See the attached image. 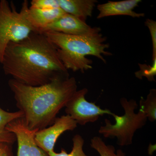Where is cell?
Instances as JSON below:
<instances>
[{
	"instance_id": "1",
	"label": "cell",
	"mask_w": 156,
	"mask_h": 156,
	"mask_svg": "<svg viewBox=\"0 0 156 156\" xmlns=\"http://www.w3.org/2000/svg\"><path fill=\"white\" fill-rule=\"evenodd\" d=\"M1 64L6 75L32 87L69 76L58 58L56 46L44 34L37 32L20 41L9 43Z\"/></svg>"
},
{
	"instance_id": "2",
	"label": "cell",
	"mask_w": 156,
	"mask_h": 156,
	"mask_svg": "<svg viewBox=\"0 0 156 156\" xmlns=\"http://www.w3.org/2000/svg\"><path fill=\"white\" fill-rule=\"evenodd\" d=\"M9 86L17 108L23 112L26 126L31 130L44 129L53 125L61 109L77 90L73 77H61L42 86L32 87L11 79Z\"/></svg>"
},
{
	"instance_id": "3",
	"label": "cell",
	"mask_w": 156,
	"mask_h": 156,
	"mask_svg": "<svg viewBox=\"0 0 156 156\" xmlns=\"http://www.w3.org/2000/svg\"><path fill=\"white\" fill-rule=\"evenodd\" d=\"M101 32L86 35H70L52 31L43 33L56 46L58 58L66 69L83 73L92 68V60L87 56H95L105 63L104 56L112 55L107 51L109 45Z\"/></svg>"
},
{
	"instance_id": "4",
	"label": "cell",
	"mask_w": 156,
	"mask_h": 156,
	"mask_svg": "<svg viewBox=\"0 0 156 156\" xmlns=\"http://www.w3.org/2000/svg\"><path fill=\"white\" fill-rule=\"evenodd\" d=\"M120 102L125 111L124 115H115L114 124L105 119V124L101 126L98 133L105 138H116L117 144L120 146H127L132 144L135 132L145 126L147 119L140 111L135 112L138 105L134 99L128 100L122 98Z\"/></svg>"
},
{
	"instance_id": "5",
	"label": "cell",
	"mask_w": 156,
	"mask_h": 156,
	"mask_svg": "<svg viewBox=\"0 0 156 156\" xmlns=\"http://www.w3.org/2000/svg\"><path fill=\"white\" fill-rule=\"evenodd\" d=\"M29 2H23L20 11H17L13 2L0 0V63L7 45L18 42L36 31L27 17Z\"/></svg>"
},
{
	"instance_id": "6",
	"label": "cell",
	"mask_w": 156,
	"mask_h": 156,
	"mask_svg": "<svg viewBox=\"0 0 156 156\" xmlns=\"http://www.w3.org/2000/svg\"><path fill=\"white\" fill-rule=\"evenodd\" d=\"M88 92V89L83 88L75 92L66 105L67 115L81 126L95 122L105 115L114 116L115 114L109 110L101 108L95 103L87 101L85 97Z\"/></svg>"
},
{
	"instance_id": "7",
	"label": "cell",
	"mask_w": 156,
	"mask_h": 156,
	"mask_svg": "<svg viewBox=\"0 0 156 156\" xmlns=\"http://www.w3.org/2000/svg\"><path fill=\"white\" fill-rule=\"evenodd\" d=\"M6 129L16 136L18 146L17 156H49L36 143L35 135L38 130H30L23 118L9 123Z\"/></svg>"
},
{
	"instance_id": "8",
	"label": "cell",
	"mask_w": 156,
	"mask_h": 156,
	"mask_svg": "<svg viewBox=\"0 0 156 156\" xmlns=\"http://www.w3.org/2000/svg\"><path fill=\"white\" fill-rule=\"evenodd\" d=\"M77 123L68 115L56 118L53 125L39 130L35 135L37 145L47 153L54 151V146L59 136L65 131H73Z\"/></svg>"
},
{
	"instance_id": "9",
	"label": "cell",
	"mask_w": 156,
	"mask_h": 156,
	"mask_svg": "<svg viewBox=\"0 0 156 156\" xmlns=\"http://www.w3.org/2000/svg\"><path fill=\"white\" fill-rule=\"evenodd\" d=\"M48 31L70 35H86L101 31V29L97 27H92L79 17L66 13L48 25L42 33Z\"/></svg>"
},
{
	"instance_id": "10",
	"label": "cell",
	"mask_w": 156,
	"mask_h": 156,
	"mask_svg": "<svg viewBox=\"0 0 156 156\" xmlns=\"http://www.w3.org/2000/svg\"><path fill=\"white\" fill-rule=\"evenodd\" d=\"M141 2V0H125L119 2L109 1L105 4H99L97 6L99 12L97 19L117 15H127L133 18L144 17V13H138L134 11Z\"/></svg>"
},
{
	"instance_id": "11",
	"label": "cell",
	"mask_w": 156,
	"mask_h": 156,
	"mask_svg": "<svg viewBox=\"0 0 156 156\" xmlns=\"http://www.w3.org/2000/svg\"><path fill=\"white\" fill-rule=\"evenodd\" d=\"M65 14L60 8L41 9L29 7L27 17L36 31L42 33L48 25Z\"/></svg>"
},
{
	"instance_id": "12",
	"label": "cell",
	"mask_w": 156,
	"mask_h": 156,
	"mask_svg": "<svg viewBox=\"0 0 156 156\" xmlns=\"http://www.w3.org/2000/svg\"><path fill=\"white\" fill-rule=\"evenodd\" d=\"M59 8L66 13L71 14L86 21L92 16L96 0H58Z\"/></svg>"
},
{
	"instance_id": "13",
	"label": "cell",
	"mask_w": 156,
	"mask_h": 156,
	"mask_svg": "<svg viewBox=\"0 0 156 156\" xmlns=\"http://www.w3.org/2000/svg\"><path fill=\"white\" fill-rule=\"evenodd\" d=\"M23 112L20 111L11 112L4 110L0 107V143L13 144L17 140L15 134L8 131L6 127L9 123L23 118Z\"/></svg>"
},
{
	"instance_id": "14",
	"label": "cell",
	"mask_w": 156,
	"mask_h": 156,
	"mask_svg": "<svg viewBox=\"0 0 156 156\" xmlns=\"http://www.w3.org/2000/svg\"><path fill=\"white\" fill-rule=\"evenodd\" d=\"M139 110L142 112L148 120L154 122L156 120V90H150L149 93L144 99L141 98L139 102Z\"/></svg>"
},
{
	"instance_id": "15",
	"label": "cell",
	"mask_w": 156,
	"mask_h": 156,
	"mask_svg": "<svg viewBox=\"0 0 156 156\" xmlns=\"http://www.w3.org/2000/svg\"><path fill=\"white\" fill-rule=\"evenodd\" d=\"M90 146L98 153L100 156H127L122 150L116 151L114 146L107 144L98 136H95L91 140Z\"/></svg>"
},
{
	"instance_id": "16",
	"label": "cell",
	"mask_w": 156,
	"mask_h": 156,
	"mask_svg": "<svg viewBox=\"0 0 156 156\" xmlns=\"http://www.w3.org/2000/svg\"><path fill=\"white\" fill-rule=\"evenodd\" d=\"M72 150L69 153H67L64 149L62 148L61 152L57 153L54 151L48 153L49 156H90L87 155L84 152L83 145L84 140L80 134H76L73 138Z\"/></svg>"
},
{
	"instance_id": "17",
	"label": "cell",
	"mask_w": 156,
	"mask_h": 156,
	"mask_svg": "<svg viewBox=\"0 0 156 156\" xmlns=\"http://www.w3.org/2000/svg\"><path fill=\"white\" fill-rule=\"evenodd\" d=\"M139 66L140 70L135 73L136 77L141 79L144 76L150 82L155 81L154 76L156 75V59L153 60V63L151 66L145 64H139Z\"/></svg>"
},
{
	"instance_id": "18",
	"label": "cell",
	"mask_w": 156,
	"mask_h": 156,
	"mask_svg": "<svg viewBox=\"0 0 156 156\" xmlns=\"http://www.w3.org/2000/svg\"><path fill=\"white\" fill-rule=\"evenodd\" d=\"M30 8L41 9H51L59 8L58 0H33Z\"/></svg>"
},
{
	"instance_id": "19",
	"label": "cell",
	"mask_w": 156,
	"mask_h": 156,
	"mask_svg": "<svg viewBox=\"0 0 156 156\" xmlns=\"http://www.w3.org/2000/svg\"><path fill=\"white\" fill-rule=\"evenodd\" d=\"M145 25L148 28L151 37L153 45V61L156 59V22L152 19H147Z\"/></svg>"
},
{
	"instance_id": "20",
	"label": "cell",
	"mask_w": 156,
	"mask_h": 156,
	"mask_svg": "<svg viewBox=\"0 0 156 156\" xmlns=\"http://www.w3.org/2000/svg\"><path fill=\"white\" fill-rule=\"evenodd\" d=\"M12 144L6 143H0V156H14Z\"/></svg>"
}]
</instances>
